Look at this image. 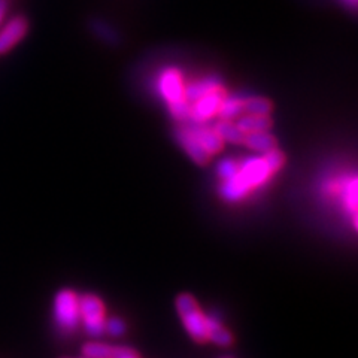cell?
Segmentation results:
<instances>
[{
    "label": "cell",
    "instance_id": "obj_1",
    "mask_svg": "<svg viewBox=\"0 0 358 358\" xmlns=\"http://www.w3.org/2000/svg\"><path fill=\"white\" fill-rule=\"evenodd\" d=\"M176 309L182 324L196 342H208V328H206V313H203L199 304L191 294H181L176 299Z\"/></svg>",
    "mask_w": 358,
    "mask_h": 358
},
{
    "label": "cell",
    "instance_id": "obj_2",
    "mask_svg": "<svg viewBox=\"0 0 358 358\" xmlns=\"http://www.w3.org/2000/svg\"><path fill=\"white\" fill-rule=\"evenodd\" d=\"M79 317L84 321V330L88 336L101 337L105 333V306L94 294H85L78 299Z\"/></svg>",
    "mask_w": 358,
    "mask_h": 358
},
{
    "label": "cell",
    "instance_id": "obj_3",
    "mask_svg": "<svg viewBox=\"0 0 358 358\" xmlns=\"http://www.w3.org/2000/svg\"><path fill=\"white\" fill-rule=\"evenodd\" d=\"M78 295L72 290H61L54 300V319L63 331H74L79 321Z\"/></svg>",
    "mask_w": 358,
    "mask_h": 358
},
{
    "label": "cell",
    "instance_id": "obj_4",
    "mask_svg": "<svg viewBox=\"0 0 358 358\" xmlns=\"http://www.w3.org/2000/svg\"><path fill=\"white\" fill-rule=\"evenodd\" d=\"M224 98H226L224 90L221 87L213 88L212 92L206 93L199 101H196L194 107H191V118H194L196 121L209 120L211 116L218 114V109L221 103L224 102Z\"/></svg>",
    "mask_w": 358,
    "mask_h": 358
},
{
    "label": "cell",
    "instance_id": "obj_5",
    "mask_svg": "<svg viewBox=\"0 0 358 358\" xmlns=\"http://www.w3.org/2000/svg\"><path fill=\"white\" fill-rule=\"evenodd\" d=\"M27 29H29V23L24 17H15L12 21H9L0 32V54L11 51L24 38Z\"/></svg>",
    "mask_w": 358,
    "mask_h": 358
},
{
    "label": "cell",
    "instance_id": "obj_6",
    "mask_svg": "<svg viewBox=\"0 0 358 358\" xmlns=\"http://www.w3.org/2000/svg\"><path fill=\"white\" fill-rule=\"evenodd\" d=\"M160 85H161V92H163L165 97L167 98L170 105L185 101L182 81L178 72H175V70L166 72L163 78H161Z\"/></svg>",
    "mask_w": 358,
    "mask_h": 358
},
{
    "label": "cell",
    "instance_id": "obj_7",
    "mask_svg": "<svg viewBox=\"0 0 358 358\" xmlns=\"http://www.w3.org/2000/svg\"><path fill=\"white\" fill-rule=\"evenodd\" d=\"M178 139L181 142L182 148L187 151V154L190 156L197 165H208L211 156L204 151V148L200 145L199 140L194 138V134L190 130H181L178 133Z\"/></svg>",
    "mask_w": 358,
    "mask_h": 358
},
{
    "label": "cell",
    "instance_id": "obj_8",
    "mask_svg": "<svg viewBox=\"0 0 358 358\" xmlns=\"http://www.w3.org/2000/svg\"><path fill=\"white\" fill-rule=\"evenodd\" d=\"M206 328H208V340L220 346H229L233 342V336L227 328H224L221 321L215 317V313L206 315Z\"/></svg>",
    "mask_w": 358,
    "mask_h": 358
},
{
    "label": "cell",
    "instance_id": "obj_9",
    "mask_svg": "<svg viewBox=\"0 0 358 358\" xmlns=\"http://www.w3.org/2000/svg\"><path fill=\"white\" fill-rule=\"evenodd\" d=\"M190 131L194 134V138L199 140L200 145L204 148V151L208 152L209 156L217 154V152H220L224 148V140L220 138V134L215 130L194 129Z\"/></svg>",
    "mask_w": 358,
    "mask_h": 358
},
{
    "label": "cell",
    "instance_id": "obj_10",
    "mask_svg": "<svg viewBox=\"0 0 358 358\" xmlns=\"http://www.w3.org/2000/svg\"><path fill=\"white\" fill-rule=\"evenodd\" d=\"M238 127L246 133H255V131H267L272 127V118L268 115H245L239 118Z\"/></svg>",
    "mask_w": 358,
    "mask_h": 358
},
{
    "label": "cell",
    "instance_id": "obj_11",
    "mask_svg": "<svg viewBox=\"0 0 358 358\" xmlns=\"http://www.w3.org/2000/svg\"><path fill=\"white\" fill-rule=\"evenodd\" d=\"M244 145L248 148L260 151V152H267L273 148H276V139L267 131H255V133H246L244 138Z\"/></svg>",
    "mask_w": 358,
    "mask_h": 358
},
{
    "label": "cell",
    "instance_id": "obj_12",
    "mask_svg": "<svg viewBox=\"0 0 358 358\" xmlns=\"http://www.w3.org/2000/svg\"><path fill=\"white\" fill-rule=\"evenodd\" d=\"M220 134V138L224 142H230V143H244V138H245V133L242 131L236 124H233L229 120H222L218 123L217 129H215Z\"/></svg>",
    "mask_w": 358,
    "mask_h": 358
},
{
    "label": "cell",
    "instance_id": "obj_13",
    "mask_svg": "<svg viewBox=\"0 0 358 358\" xmlns=\"http://www.w3.org/2000/svg\"><path fill=\"white\" fill-rule=\"evenodd\" d=\"M220 87L215 81H203V83L191 84L187 90H184V94L187 101H199L200 97H203L206 93L212 92L213 88Z\"/></svg>",
    "mask_w": 358,
    "mask_h": 358
},
{
    "label": "cell",
    "instance_id": "obj_14",
    "mask_svg": "<svg viewBox=\"0 0 358 358\" xmlns=\"http://www.w3.org/2000/svg\"><path fill=\"white\" fill-rule=\"evenodd\" d=\"M244 111V102L238 101V98H224V102L221 103L218 114L222 120H231L236 118V116Z\"/></svg>",
    "mask_w": 358,
    "mask_h": 358
},
{
    "label": "cell",
    "instance_id": "obj_15",
    "mask_svg": "<svg viewBox=\"0 0 358 358\" xmlns=\"http://www.w3.org/2000/svg\"><path fill=\"white\" fill-rule=\"evenodd\" d=\"M244 111L251 115H268L272 112V103L266 98H248L244 102Z\"/></svg>",
    "mask_w": 358,
    "mask_h": 358
},
{
    "label": "cell",
    "instance_id": "obj_16",
    "mask_svg": "<svg viewBox=\"0 0 358 358\" xmlns=\"http://www.w3.org/2000/svg\"><path fill=\"white\" fill-rule=\"evenodd\" d=\"M263 161H264L266 167L268 169V172L275 173V172H277V170H280V169L282 167V165L285 163V156H284V152H281L280 149L273 148V149H271V151L264 152Z\"/></svg>",
    "mask_w": 358,
    "mask_h": 358
},
{
    "label": "cell",
    "instance_id": "obj_17",
    "mask_svg": "<svg viewBox=\"0 0 358 358\" xmlns=\"http://www.w3.org/2000/svg\"><path fill=\"white\" fill-rule=\"evenodd\" d=\"M112 346L105 344H87L83 348L85 358H111Z\"/></svg>",
    "mask_w": 358,
    "mask_h": 358
},
{
    "label": "cell",
    "instance_id": "obj_18",
    "mask_svg": "<svg viewBox=\"0 0 358 358\" xmlns=\"http://www.w3.org/2000/svg\"><path fill=\"white\" fill-rule=\"evenodd\" d=\"M105 331H107L111 336H121L125 331V322L118 317L105 319Z\"/></svg>",
    "mask_w": 358,
    "mask_h": 358
},
{
    "label": "cell",
    "instance_id": "obj_19",
    "mask_svg": "<svg viewBox=\"0 0 358 358\" xmlns=\"http://www.w3.org/2000/svg\"><path fill=\"white\" fill-rule=\"evenodd\" d=\"M111 358H139L138 352L127 346H112Z\"/></svg>",
    "mask_w": 358,
    "mask_h": 358
},
{
    "label": "cell",
    "instance_id": "obj_20",
    "mask_svg": "<svg viewBox=\"0 0 358 358\" xmlns=\"http://www.w3.org/2000/svg\"><path fill=\"white\" fill-rule=\"evenodd\" d=\"M349 206H351L354 213V222H355V212H357V181H352L349 185Z\"/></svg>",
    "mask_w": 358,
    "mask_h": 358
},
{
    "label": "cell",
    "instance_id": "obj_21",
    "mask_svg": "<svg viewBox=\"0 0 358 358\" xmlns=\"http://www.w3.org/2000/svg\"><path fill=\"white\" fill-rule=\"evenodd\" d=\"M221 173L226 179H230V178H233L238 173V167L233 163H230V161H227V163L221 165Z\"/></svg>",
    "mask_w": 358,
    "mask_h": 358
},
{
    "label": "cell",
    "instance_id": "obj_22",
    "mask_svg": "<svg viewBox=\"0 0 358 358\" xmlns=\"http://www.w3.org/2000/svg\"><path fill=\"white\" fill-rule=\"evenodd\" d=\"M6 8H8L6 0H0V21H2V18H3L5 12H6Z\"/></svg>",
    "mask_w": 358,
    "mask_h": 358
},
{
    "label": "cell",
    "instance_id": "obj_23",
    "mask_svg": "<svg viewBox=\"0 0 358 358\" xmlns=\"http://www.w3.org/2000/svg\"><path fill=\"white\" fill-rule=\"evenodd\" d=\"M224 358H231V357H224Z\"/></svg>",
    "mask_w": 358,
    "mask_h": 358
}]
</instances>
